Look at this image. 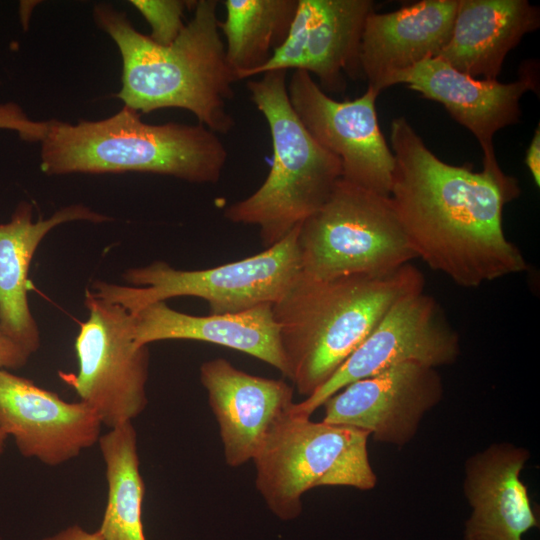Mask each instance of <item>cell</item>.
Returning <instances> with one entry per match:
<instances>
[{
    "label": "cell",
    "instance_id": "cell-1",
    "mask_svg": "<svg viewBox=\"0 0 540 540\" xmlns=\"http://www.w3.org/2000/svg\"><path fill=\"white\" fill-rule=\"evenodd\" d=\"M390 140L389 199L416 258L465 288L527 269L502 225L520 195L514 178L440 160L405 117L392 121Z\"/></svg>",
    "mask_w": 540,
    "mask_h": 540
},
{
    "label": "cell",
    "instance_id": "cell-2",
    "mask_svg": "<svg viewBox=\"0 0 540 540\" xmlns=\"http://www.w3.org/2000/svg\"><path fill=\"white\" fill-rule=\"evenodd\" d=\"M218 1L198 0L194 14L169 45L135 29L126 13L96 4L93 18L116 44L122 85L116 97L137 112L178 108L191 112L214 133H229L235 121L227 109L235 72L227 62L217 15Z\"/></svg>",
    "mask_w": 540,
    "mask_h": 540
},
{
    "label": "cell",
    "instance_id": "cell-3",
    "mask_svg": "<svg viewBox=\"0 0 540 540\" xmlns=\"http://www.w3.org/2000/svg\"><path fill=\"white\" fill-rule=\"evenodd\" d=\"M424 289L411 263L384 275L315 279L300 272L273 304L287 378L305 398L319 390L402 296Z\"/></svg>",
    "mask_w": 540,
    "mask_h": 540
},
{
    "label": "cell",
    "instance_id": "cell-4",
    "mask_svg": "<svg viewBox=\"0 0 540 540\" xmlns=\"http://www.w3.org/2000/svg\"><path fill=\"white\" fill-rule=\"evenodd\" d=\"M40 143L47 175L139 172L207 184L220 179L228 157L218 135L202 124H150L126 106L98 121L48 120Z\"/></svg>",
    "mask_w": 540,
    "mask_h": 540
},
{
    "label": "cell",
    "instance_id": "cell-5",
    "mask_svg": "<svg viewBox=\"0 0 540 540\" xmlns=\"http://www.w3.org/2000/svg\"><path fill=\"white\" fill-rule=\"evenodd\" d=\"M286 73L269 71L246 83L269 127L272 164L253 194L224 211L230 222L257 226L264 248L319 210L342 178L340 160L314 139L293 110Z\"/></svg>",
    "mask_w": 540,
    "mask_h": 540
},
{
    "label": "cell",
    "instance_id": "cell-6",
    "mask_svg": "<svg viewBox=\"0 0 540 540\" xmlns=\"http://www.w3.org/2000/svg\"><path fill=\"white\" fill-rule=\"evenodd\" d=\"M369 433L354 427L312 421L290 411L267 435L252 460L255 485L280 520L296 519L304 493L320 486L375 487L368 456Z\"/></svg>",
    "mask_w": 540,
    "mask_h": 540
},
{
    "label": "cell",
    "instance_id": "cell-7",
    "mask_svg": "<svg viewBox=\"0 0 540 540\" xmlns=\"http://www.w3.org/2000/svg\"><path fill=\"white\" fill-rule=\"evenodd\" d=\"M299 225L278 243L242 260L198 270L176 269L155 261L125 271L127 285L95 281L90 291L130 313L179 296L207 301L210 314L238 313L274 304L301 272Z\"/></svg>",
    "mask_w": 540,
    "mask_h": 540
},
{
    "label": "cell",
    "instance_id": "cell-8",
    "mask_svg": "<svg viewBox=\"0 0 540 540\" xmlns=\"http://www.w3.org/2000/svg\"><path fill=\"white\" fill-rule=\"evenodd\" d=\"M301 273L315 279L378 276L416 258L389 197L342 178L299 225Z\"/></svg>",
    "mask_w": 540,
    "mask_h": 540
},
{
    "label": "cell",
    "instance_id": "cell-9",
    "mask_svg": "<svg viewBox=\"0 0 540 540\" xmlns=\"http://www.w3.org/2000/svg\"><path fill=\"white\" fill-rule=\"evenodd\" d=\"M84 303L89 317L75 340L78 371L58 375L110 429L132 422L147 406L149 349L134 343L133 316L124 307L90 290Z\"/></svg>",
    "mask_w": 540,
    "mask_h": 540
},
{
    "label": "cell",
    "instance_id": "cell-10",
    "mask_svg": "<svg viewBox=\"0 0 540 540\" xmlns=\"http://www.w3.org/2000/svg\"><path fill=\"white\" fill-rule=\"evenodd\" d=\"M460 354L457 332L439 303L423 290L399 298L334 375L313 395L294 403L291 412L310 417L346 385L405 362L437 368Z\"/></svg>",
    "mask_w": 540,
    "mask_h": 540
},
{
    "label": "cell",
    "instance_id": "cell-11",
    "mask_svg": "<svg viewBox=\"0 0 540 540\" xmlns=\"http://www.w3.org/2000/svg\"><path fill=\"white\" fill-rule=\"evenodd\" d=\"M291 106L314 139L341 163L342 179L389 197L394 156L378 123L371 87L353 100L337 101L306 71L287 84Z\"/></svg>",
    "mask_w": 540,
    "mask_h": 540
},
{
    "label": "cell",
    "instance_id": "cell-12",
    "mask_svg": "<svg viewBox=\"0 0 540 540\" xmlns=\"http://www.w3.org/2000/svg\"><path fill=\"white\" fill-rule=\"evenodd\" d=\"M442 395L436 368L405 362L354 381L330 396L322 404V421L354 427L376 441L402 447Z\"/></svg>",
    "mask_w": 540,
    "mask_h": 540
},
{
    "label": "cell",
    "instance_id": "cell-13",
    "mask_svg": "<svg viewBox=\"0 0 540 540\" xmlns=\"http://www.w3.org/2000/svg\"><path fill=\"white\" fill-rule=\"evenodd\" d=\"M371 0H298L288 36L252 76L274 70H302L326 92H342L345 75L361 77L359 52Z\"/></svg>",
    "mask_w": 540,
    "mask_h": 540
},
{
    "label": "cell",
    "instance_id": "cell-14",
    "mask_svg": "<svg viewBox=\"0 0 540 540\" xmlns=\"http://www.w3.org/2000/svg\"><path fill=\"white\" fill-rule=\"evenodd\" d=\"M103 424L82 401L67 402L32 380L0 369V431L22 456L64 464L98 443Z\"/></svg>",
    "mask_w": 540,
    "mask_h": 540
},
{
    "label": "cell",
    "instance_id": "cell-15",
    "mask_svg": "<svg viewBox=\"0 0 540 540\" xmlns=\"http://www.w3.org/2000/svg\"><path fill=\"white\" fill-rule=\"evenodd\" d=\"M535 75L527 67L510 83L475 79L434 57L394 74L387 87L406 84L423 97L443 104L478 140L484 155L483 169L500 175L504 172L494 152L493 137L500 129L519 121L520 99L535 90Z\"/></svg>",
    "mask_w": 540,
    "mask_h": 540
},
{
    "label": "cell",
    "instance_id": "cell-16",
    "mask_svg": "<svg viewBox=\"0 0 540 540\" xmlns=\"http://www.w3.org/2000/svg\"><path fill=\"white\" fill-rule=\"evenodd\" d=\"M200 381L217 420L225 462L252 461L272 428L292 409L293 388L283 380L244 372L224 358L200 366Z\"/></svg>",
    "mask_w": 540,
    "mask_h": 540
},
{
    "label": "cell",
    "instance_id": "cell-17",
    "mask_svg": "<svg viewBox=\"0 0 540 540\" xmlns=\"http://www.w3.org/2000/svg\"><path fill=\"white\" fill-rule=\"evenodd\" d=\"M457 8L458 0H422L393 12L372 11L359 52L368 87L380 93L394 74L437 57L451 37Z\"/></svg>",
    "mask_w": 540,
    "mask_h": 540
},
{
    "label": "cell",
    "instance_id": "cell-18",
    "mask_svg": "<svg viewBox=\"0 0 540 540\" xmlns=\"http://www.w3.org/2000/svg\"><path fill=\"white\" fill-rule=\"evenodd\" d=\"M523 447L494 444L465 465L464 493L471 514L464 540H523L539 526L520 473L529 458Z\"/></svg>",
    "mask_w": 540,
    "mask_h": 540
},
{
    "label": "cell",
    "instance_id": "cell-19",
    "mask_svg": "<svg viewBox=\"0 0 540 540\" xmlns=\"http://www.w3.org/2000/svg\"><path fill=\"white\" fill-rule=\"evenodd\" d=\"M272 307L263 304L238 313L197 316L156 302L131 313L133 339L137 346L176 339L213 343L253 356L287 376Z\"/></svg>",
    "mask_w": 540,
    "mask_h": 540
},
{
    "label": "cell",
    "instance_id": "cell-20",
    "mask_svg": "<svg viewBox=\"0 0 540 540\" xmlns=\"http://www.w3.org/2000/svg\"><path fill=\"white\" fill-rule=\"evenodd\" d=\"M109 219L83 204H72L34 222L32 205L21 202L10 221L0 224V330L30 355L40 347V332L28 303L29 267L40 242L61 224Z\"/></svg>",
    "mask_w": 540,
    "mask_h": 540
},
{
    "label": "cell",
    "instance_id": "cell-21",
    "mask_svg": "<svg viewBox=\"0 0 540 540\" xmlns=\"http://www.w3.org/2000/svg\"><path fill=\"white\" fill-rule=\"evenodd\" d=\"M540 24L527 0H458L451 37L437 58L472 78L495 81L506 55Z\"/></svg>",
    "mask_w": 540,
    "mask_h": 540
},
{
    "label": "cell",
    "instance_id": "cell-22",
    "mask_svg": "<svg viewBox=\"0 0 540 540\" xmlns=\"http://www.w3.org/2000/svg\"><path fill=\"white\" fill-rule=\"evenodd\" d=\"M105 465L107 501L97 529L102 540H146L142 520L145 484L132 422L110 428L97 443Z\"/></svg>",
    "mask_w": 540,
    "mask_h": 540
},
{
    "label": "cell",
    "instance_id": "cell-23",
    "mask_svg": "<svg viewBox=\"0 0 540 540\" xmlns=\"http://www.w3.org/2000/svg\"><path fill=\"white\" fill-rule=\"evenodd\" d=\"M298 0H225L219 21L227 62L236 79L252 77L286 40Z\"/></svg>",
    "mask_w": 540,
    "mask_h": 540
},
{
    "label": "cell",
    "instance_id": "cell-24",
    "mask_svg": "<svg viewBox=\"0 0 540 540\" xmlns=\"http://www.w3.org/2000/svg\"><path fill=\"white\" fill-rule=\"evenodd\" d=\"M131 5L145 18L151 28L149 37L160 45L171 44L185 24L184 11L194 7L196 1L131 0Z\"/></svg>",
    "mask_w": 540,
    "mask_h": 540
},
{
    "label": "cell",
    "instance_id": "cell-25",
    "mask_svg": "<svg viewBox=\"0 0 540 540\" xmlns=\"http://www.w3.org/2000/svg\"><path fill=\"white\" fill-rule=\"evenodd\" d=\"M48 121H35L14 102L0 103V129L16 132L28 142H41L46 134Z\"/></svg>",
    "mask_w": 540,
    "mask_h": 540
},
{
    "label": "cell",
    "instance_id": "cell-26",
    "mask_svg": "<svg viewBox=\"0 0 540 540\" xmlns=\"http://www.w3.org/2000/svg\"><path fill=\"white\" fill-rule=\"evenodd\" d=\"M30 356L0 330V369H20L27 364Z\"/></svg>",
    "mask_w": 540,
    "mask_h": 540
},
{
    "label": "cell",
    "instance_id": "cell-27",
    "mask_svg": "<svg viewBox=\"0 0 540 540\" xmlns=\"http://www.w3.org/2000/svg\"><path fill=\"white\" fill-rule=\"evenodd\" d=\"M525 164L529 169L535 184H540V125H537L533 138L528 146Z\"/></svg>",
    "mask_w": 540,
    "mask_h": 540
},
{
    "label": "cell",
    "instance_id": "cell-28",
    "mask_svg": "<svg viewBox=\"0 0 540 540\" xmlns=\"http://www.w3.org/2000/svg\"><path fill=\"white\" fill-rule=\"evenodd\" d=\"M42 540H102L98 531H88L80 525L74 524L49 535Z\"/></svg>",
    "mask_w": 540,
    "mask_h": 540
}]
</instances>
